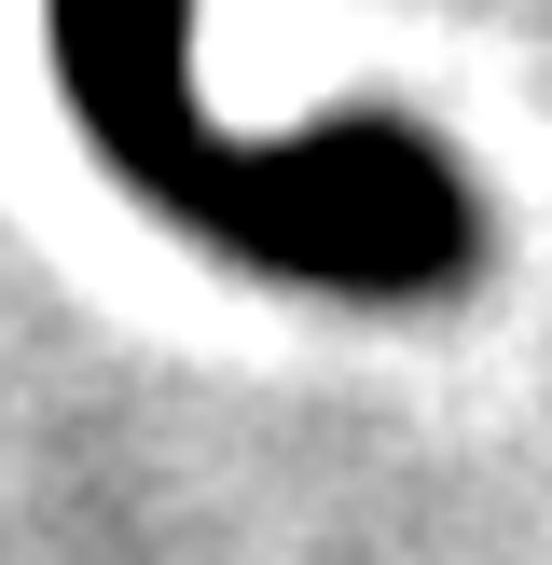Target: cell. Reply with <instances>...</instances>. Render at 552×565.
Segmentation results:
<instances>
[{
  "mask_svg": "<svg viewBox=\"0 0 552 565\" xmlns=\"http://www.w3.org/2000/svg\"><path fill=\"white\" fill-rule=\"evenodd\" d=\"M55 28V97H70L83 152L180 221L193 248L276 276L318 303H456L484 263V193L456 152L386 110L359 125H290L248 138L193 83V0H42Z\"/></svg>",
  "mask_w": 552,
  "mask_h": 565,
  "instance_id": "1",
  "label": "cell"
}]
</instances>
